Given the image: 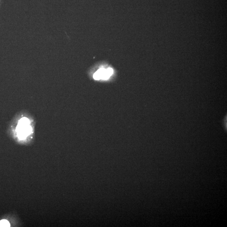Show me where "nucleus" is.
<instances>
[{
	"instance_id": "obj_1",
	"label": "nucleus",
	"mask_w": 227,
	"mask_h": 227,
	"mask_svg": "<svg viewBox=\"0 0 227 227\" xmlns=\"http://www.w3.org/2000/svg\"><path fill=\"white\" fill-rule=\"evenodd\" d=\"M28 124V120L26 118H23L20 121L17 130L20 139H24L32 132L31 128L29 127Z\"/></svg>"
},
{
	"instance_id": "obj_2",
	"label": "nucleus",
	"mask_w": 227,
	"mask_h": 227,
	"mask_svg": "<svg viewBox=\"0 0 227 227\" xmlns=\"http://www.w3.org/2000/svg\"><path fill=\"white\" fill-rule=\"evenodd\" d=\"M113 73V69L111 68H108L107 69L100 68L93 74V78L95 80H107L112 75Z\"/></svg>"
},
{
	"instance_id": "obj_3",
	"label": "nucleus",
	"mask_w": 227,
	"mask_h": 227,
	"mask_svg": "<svg viewBox=\"0 0 227 227\" xmlns=\"http://www.w3.org/2000/svg\"><path fill=\"white\" fill-rule=\"evenodd\" d=\"M10 226L9 223L6 220L0 221V227H8Z\"/></svg>"
}]
</instances>
